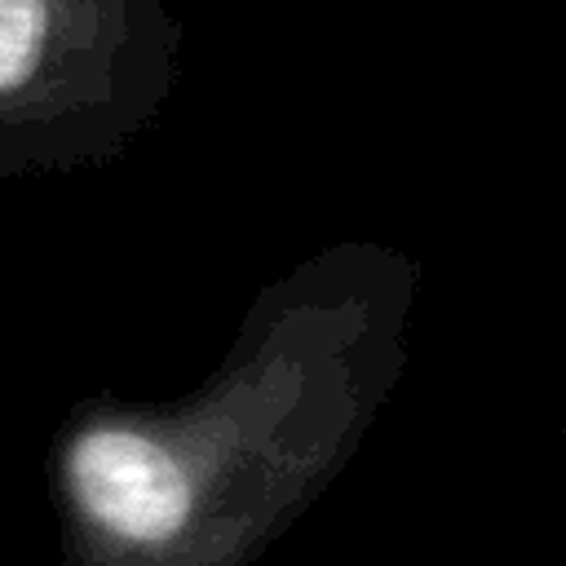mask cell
Here are the masks:
<instances>
[{"label":"cell","mask_w":566,"mask_h":566,"mask_svg":"<svg viewBox=\"0 0 566 566\" xmlns=\"http://www.w3.org/2000/svg\"><path fill=\"white\" fill-rule=\"evenodd\" d=\"M164 0H0V181L119 159L177 84Z\"/></svg>","instance_id":"cell-2"},{"label":"cell","mask_w":566,"mask_h":566,"mask_svg":"<svg viewBox=\"0 0 566 566\" xmlns=\"http://www.w3.org/2000/svg\"><path fill=\"white\" fill-rule=\"evenodd\" d=\"M424 265L336 239L274 274L172 402L84 398L49 442L62 566H256L389 407Z\"/></svg>","instance_id":"cell-1"}]
</instances>
